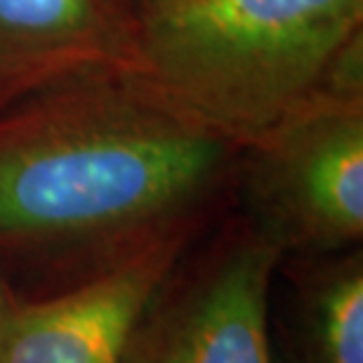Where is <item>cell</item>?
Here are the masks:
<instances>
[{"label": "cell", "instance_id": "obj_1", "mask_svg": "<svg viewBox=\"0 0 363 363\" xmlns=\"http://www.w3.org/2000/svg\"><path fill=\"white\" fill-rule=\"evenodd\" d=\"M234 151L113 71L43 90L0 113V255L85 279L191 231Z\"/></svg>", "mask_w": 363, "mask_h": 363}, {"label": "cell", "instance_id": "obj_2", "mask_svg": "<svg viewBox=\"0 0 363 363\" xmlns=\"http://www.w3.org/2000/svg\"><path fill=\"white\" fill-rule=\"evenodd\" d=\"M363 0H161L130 21L116 78L243 149L333 83L361 78Z\"/></svg>", "mask_w": 363, "mask_h": 363}, {"label": "cell", "instance_id": "obj_3", "mask_svg": "<svg viewBox=\"0 0 363 363\" xmlns=\"http://www.w3.org/2000/svg\"><path fill=\"white\" fill-rule=\"evenodd\" d=\"M248 151L250 227L283 257L359 248L363 236L361 78L316 92Z\"/></svg>", "mask_w": 363, "mask_h": 363}, {"label": "cell", "instance_id": "obj_4", "mask_svg": "<svg viewBox=\"0 0 363 363\" xmlns=\"http://www.w3.org/2000/svg\"><path fill=\"white\" fill-rule=\"evenodd\" d=\"M283 255L250 224L158 288L123 363H276L272 295Z\"/></svg>", "mask_w": 363, "mask_h": 363}, {"label": "cell", "instance_id": "obj_5", "mask_svg": "<svg viewBox=\"0 0 363 363\" xmlns=\"http://www.w3.org/2000/svg\"><path fill=\"white\" fill-rule=\"evenodd\" d=\"M189 234L14 302L0 333V363H123L142 314L184 255Z\"/></svg>", "mask_w": 363, "mask_h": 363}, {"label": "cell", "instance_id": "obj_6", "mask_svg": "<svg viewBox=\"0 0 363 363\" xmlns=\"http://www.w3.org/2000/svg\"><path fill=\"white\" fill-rule=\"evenodd\" d=\"M128 26L116 0H0V106L116 71Z\"/></svg>", "mask_w": 363, "mask_h": 363}, {"label": "cell", "instance_id": "obj_7", "mask_svg": "<svg viewBox=\"0 0 363 363\" xmlns=\"http://www.w3.org/2000/svg\"><path fill=\"white\" fill-rule=\"evenodd\" d=\"M288 307L272 316L276 363H363V257L359 248L300 257Z\"/></svg>", "mask_w": 363, "mask_h": 363}, {"label": "cell", "instance_id": "obj_8", "mask_svg": "<svg viewBox=\"0 0 363 363\" xmlns=\"http://www.w3.org/2000/svg\"><path fill=\"white\" fill-rule=\"evenodd\" d=\"M12 304H14V300L10 297V293H7L3 279H0V333L5 328V321H7V314H10Z\"/></svg>", "mask_w": 363, "mask_h": 363}, {"label": "cell", "instance_id": "obj_9", "mask_svg": "<svg viewBox=\"0 0 363 363\" xmlns=\"http://www.w3.org/2000/svg\"><path fill=\"white\" fill-rule=\"evenodd\" d=\"M154 3H161V0H142V7L144 5H154Z\"/></svg>", "mask_w": 363, "mask_h": 363}]
</instances>
